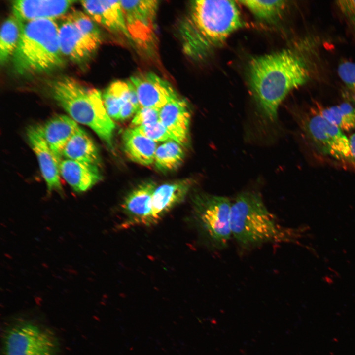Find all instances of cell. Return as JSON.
Instances as JSON below:
<instances>
[{
	"mask_svg": "<svg viewBox=\"0 0 355 355\" xmlns=\"http://www.w3.org/2000/svg\"><path fill=\"white\" fill-rule=\"evenodd\" d=\"M30 145L38 160L40 169L49 192L63 193L60 180V161L46 142L41 126H32L27 130Z\"/></svg>",
	"mask_w": 355,
	"mask_h": 355,
	"instance_id": "cell-12",
	"label": "cell"
},
{
	"mask_svg": "<svg viewBox=\"0 0 355 355\" xmlns=\"http://www.w3.org/2000/svg\"><path fill=\"white\" fill-rule=\"evenodd\" d=\"M52 94L72 119L91 128L108 146H112L115 126L106 110L99 90L64 77L53 84Z\"/></svg>",
	"mask_w": 355,
	"mask_h": 355,
	"instance_id": "cell-5",
	"label": "cell"
},
{
	"mask_svg": "<svg viewBox=\"0 0 355 355\" xmlns=\"http://www.w3.org/2000/svg\"><path fill=\"white\" fill-rule=\"evenodd\" d=\"M242 24L234 1H192L179 27L183 50L190 57H201L210 45L225 40Z\"/></svg>",
	"mask_w": 355,
	"mask_h": 355,
	"instance_id": "cell-2",
	"label": "cell"
},
{
	"mask_svg": "<svg viewBox=\"0 0 355 355\" xmlns=\"http://www.w3.org/2000/svg\"><path fill=\"white\" fill-rule=\"evenodd\" d=\"M138 109L131 103L128 102L124 104L121 108L119 119L124 120L131 117L134 113H136Z\"/></svg>",
	"mask_w": 355,
	"mask_h": 355,
	"instance_id": "cell-32",
	"label": "cell"
},
{
	"mask_svg": "<svg viewBox=\"0 0 355 355\" xmlns=\"http://www.w3.org/2000/svg\"><path fill=\"white\" fill-rule=\"evenodd\" d=\"M89 38L101 44L102 35L96 22L88 15L79 10H73L67 16Z\"/></svg>",
	"mask_w": 355,
	"mask_h": 355,
	"instance_id": "cell-26",
	"label": "cell"
},
{
	"mask_svg": "<svg viewBox=\"0 0 355 355\" xmlns=\"http://www.w3.org/2000/svg\"><path fill=\"white\" fill-rule=\"evenodd\" d=\"M318 113L343 131L355 130V106L349 103L313 108Z\"/></svg>",
	"mask_w": 355,
	"mask_h": 355,
	"instance_id": "cell-22",
	"label": "cell"
},
{
	"mask_svg": "<svg viewBox=\"0 0 355 355\" xmlns=\"http://www.w3.org/2000/svg\"><path fill=\"white\" fill-rule=\"evenodd\" d=\"M120 3L131 40L142 49H152L156 41L158 1L120 0Z\"/></svg>",
	"mask_w": 355,
	"mask_h": 355,
	"instance_id": "cell-9",
	"label": "cell"
},
{
	"mask_svg": "<svg viewBox=\"0 0 355 355\" xmlns=\"http://www.w3.org/2000/svg\"><path fill=\"white\" fill-rule=\"evenodd\" d=\"M75 1L17 0L12 1L13 15L22 23L63 15Z\"/></svg>",
	"mask_w": 355,
	"mask_h": 355,
	"instance_id": "cell-15",
	"label": "cell"
},
{
	"mask_svg": "<svg viewBox=\"0 0 355 355\" xmlns=\"http://www.w3.org/2000/svg\"><path fill=\"white\" fill-rule=\"evenodd\" d=\"M60 175L76 192H85L101 179L98 166L68 159L59 164Z\"/></svg>",
	"mask_w": 355,
	"mask_h": 355,
	"instance_id": "cell-17",
	"label": "cell"
},
{
	"mask_svg": "<svg viewBox=\"0 0 355 355\" xmlns=\"http://www.w3.org/2000/svg\"><path fill=\"white\" fill-rule=\"evenodd\" d=\"M230 223L232 235L245 248L278 240L295 241L303 232L283 231L260 195L251 191L239 194L231 204Z\"/></svg>",
	"mask_w": 355,
	"mask_h": 355,
	"instance_id": "cell-3",
	"label": "cell"
},
{
	"mask_svg": "<svg viewBox=\"0 0 355 355\" xmlns=\"http://www.w3.org/2000/svg\"><path fill=\"white\" fill-rule=\"evenodd\" d=\"M351 150L350 165L355 169V132L349 138Z\"/></svg>",
	"mask_w": 355,
	"mask_h": 355,
	"instance_id": "cell-33",
	"label": "cell"
},
{
	"mask_svg": "<svg viewBox=\"0 0 355 355\" xmlns=\"http://www.w3.org/2000/svg\"><path fill=\"white\" fill-rule=\"evenodd\" d=\"M78 128L76 121L64 115L55 116L41 126L46 142L60 162L66 144Z\"/></svg>",
	"mask_w": 355,
	"mask_h": 355,
	"instance_id": "cell-19",
	"label": "cell"
},
{
	"mask_svg": "<svg viewBox=\"0 0 355 355\" xmlns=\"http://www.w3.org/2000/svg\"><path fill=\"white\" fill-rule=\"evenodd\" d=\"M191 186L189 180L166 183L156 188L152 198L153 224L158 222L185 197Z\"/></svg>",
	"mask_w": 355,
	"mask_h": 355,
	"instance_id": "cell-18",
	"label": "cell"
},
{
	"mask_svg": "<svg viewBox=\"0 0 355 355\" xmlns=\"http://www.w3.org/2000/svg\"><path fill=\"white\" fill-rule=\"evenodd\" d=\"M231 204L228 198L208 195L199 198L195 219L208 245L213 249L225 248L232 235L230 216Z\"/></svg>",
	"mask_w": 355,
	"mask_h": 355,
	"instance_id": "cell-7",
	"label": "cell"
},
{
	"mask_svg": "<svg viewBox=\"0 0 355 355\" xmlns=\"http://www.w3.org/2000/svg\"><path fill=\"white\" fill-rule=\"evenodd\" d=\"M23 24L13 15L3 22L0 35V62L4 64L12 57L18 44Z\"/></svg>",
	"mask_w": 355,
	"mask_h": 355,
	"instance_id": "cell-23",
	"label": "cell"
},
{
	"mask_svg": "<svg viewBox=\"0 0 355 355\" xmlns=\"http://www.w3.org/2000/svg\"><path fill=\"white\" fill-rule=\"evenodd\" d=\"M335 4L346 20L355 39V0H340Z\"/></svg>",
	"mask_w": 355,
	"mask_h": 355,
	"instance_id": "cell-31",
	"label": "cell"
},
{
	"mask_svg": "<svg viewBox=\"0 0 355 355\" xmlns=\"http://www.w3.org/2000/svg\"><path fill=\"white\" fill-rule=\"evenodd\" d=\"M305 52L287 49L256 57L249 64V85L262 117L274 123L279 106L311 78L313 63Z\"/></svg>",
	"mask_w": 355,
	"mask_h": 355,
	"instance_id": "cell-1",
	"label": "cell"
},
{
	"mask_svg": "<svg viewBox=\"0 0 355 355\" xmlns=\"http://www.w3.org/2000/svg\"><path fill=\"white\" fill-rule=\"evenodd\" d=\"M58 26L61 52L75 63L87 62L100 45L86 36L67 16Z\"/></svg>",
	"mask_w": 355,
	"mask_h": 355,
	"instance_id": "cell-10",
	"label": "cell"
},
{
	"mask_svg": "<svg viewBox=\"0 0 355 355\" xmlns=\"http://www.w3.org/2000/svg\"><path fill=\"white\" fill-rule=\"evenodd\" d=\"M240 3L246 7L257 18L269 21L276 18L285 5L284 0H241Z\"/></svg>",
	"mask_w": 355,
	"mask_h": 355,
	"instance_id": "cell-25",
	"label": "cell"
},
{
	"mask_svg": "<svg viewBox=\"0 0 355 355\" xmlns=\"http://www.w3.org/2000/svg\"><path fill=\"white\" fill-rule=\"evenodd\" d=\"M106 110L112 119L119 120L121 108L123 102L109 85L102 95Z\"/></svg>",
	"mask_w": 355,
	"mask_h": 355,
	"instance_id": "cell-29",
	"label": "cell"
},
{
	"mask_svg": "<svg viewBox=\"0 0 355 355\" xmlns=\"http://www.w3.org/2000/svg\"><path fill=\"white\" fill-rule=\"evenodd\" d=\"M122 140L124 151L132 161L145 166L153 163L157 149L155 142L131 128L124 131Z\"/></svg>",
	"mask_w": 355,
	"mask_h": 355,
	"instance_id": "cell-20",
	"label": "cell"
},
{
	"mask_svg": "<svg viewBox=\"0 0 355 355\" xmlns=\"http://www.w3.org/2000/svg\"><path fill=\"white\" fill-rule=\"evenodd\" d=\"M160 110L152 107H141L131 122V128H136L160 121Z\"/></svg>",
	"mask_w": 355,
	"mask_h": 355,
	"instance_id": "cell-30",
	"label": "cell"
},
{
	"mask_svg": "<svg viewBox=\"0 0 355 355\" xmlns=\"http://www.w3.org/2000/svg\"><path fill=\"white\" fill-rule=\"evenodd\" d=\"M80 3L86 12L96 23L131 39L120 0H82Z\"/></svg>",
	"mask_w": 355,
	"mask_h": 355,
	"instance_id": "cell-16",
	"label": "cell"
},
{
	"mask_svg": "<svg viewBox=\"0 0 355 355\" xmlns=\"http://www.w3.org/2000/svg\"><path fill=\"white\" fill-rule=\"evenodd\" d=\"M130 80L135 88L141 107L160 109L178 95L169 82L153 72L133 76Z\"/></svg>",
	"mask_w": 355,
	"mask_h": 355,
	"instance_id": "cell-11",
	"label": "cell"
},
{
	"mask_svg": "<svg viewBox=\"0 0 355 355\" xmlns=\"http://www.w3.org/2000/svg\"><path fill=\"white\" fill-rule=\"evenodd\" d=\"M184 156L181 145L174 140L167 141L159 146L156 150L154 162L161 170H171L178 167Z\"/></svg>",
	"mask_w": 355,
	"mask_h": 355,
	"instance_id": "cell-24",
	"label": "cell"
},
{
	"mask_svg": "<svg viewBox=\"0 0 355 355\" xmlns=\"http://www.w3.org/2000/svg\"><path fill=\"white\" fill-rule=\"evenodd\" d=\"M58 37V24L43 19L23 25L17 47L11 58L13 69L20 75L48 72L64 63Z\"/></svg>",
	"mask_w": 355,
	"mask_h": 355,
	"instance_id": "cell-4",
	"label": "cell"
},
{
	"mask_svg": "<svg viewBox=\"0 0 355 355\" xmlns=\"http://www.w3.org/2000/svg\"><path fill=\"white\" fill-rule=\"evenodd\" d=\"M190 117L187 102L178 95L160 110V121L173 140L181 145H186L188 142Z\"/></svg>",
	"mask_w": 355,
	"mask_h": 355,
	"instance_id": "cell-14",
	"label": "cell"
},
{
	"mask_svg": "<svg viewBox=\"0 0 355 355\" xmlns=\"http://www.w3.org/2000/svg\"><path fill=\"white\" fill-rule=\"evenodd\" d=\"M62 157L97 166L100 158L94 142L79 127L66 144Z\"/></svg>",
	"mask_w": 355,
	"mask_h": 355,
	"instance_id": "cell-21",
	"label": "cell"
},
{
	"mask_svg": "<svg viewBox=\"0 0 355 355\" xmlns=\"http://www.w3.org/2000/svg\"><path fill=\"white\" fill-rule=\"evenodd\" d=\"M4 355H60L58 340L50 329L31 322L10 327L3 338Z\"/></svg>",
	"mask_w": 355,
	"mask_h": 355,
	"instance_id": "cell-8",
	"label": "cell"
},
{
	"mask_svg": "<svg viewBox=\"0 0 355 355\" xmlns=\"http://www.w3.org/2000/svg\"><path fill=\"white\" fill-rule=\"evenodd\" d=\"M337 72L345 87L349 98L355 104V62L343 61L339 64Z\"/></svg>",
	"mask_w": 355,
	"mask_h": 355,
	"instance_id": "cell-27",
	"label": "cell"
},
{
	"mask_svg": "<svg viewBox=\"0 0 355 355\" xmlns=\"http://www.w3.org/2000/svg\"><path fill=\"white\" fill-rule=\"evenodd\" d=\"M156 189L153 182L143 183L125 198L122 209L127 216L125 225H152V198Z\"/></svg>",
	"mask_w": 355,
	"mask_h": 355,
	"instance_id": "cell-13",
	"label": "cell"
},
{
	"mask_svg": "<svg viewBox=\"0 0 355 355\" xmlns=\"http://www.w3.org/2000/svg\"><path fill=\"white\" fill-rule=\"evenodd\" d=\"M301 131L312 149L320 155L350 165L349 138L338 127L312 108L299 120Z\"/></svg>",
	"mask_w": 355,
	"mask_h": 355,
	"instance_id": "cell-6",
	"label": "cell"
},
{
	"mask_svg": "<svg viewBox=\"0 0 355 355\" xmlns=\"http://www.w3.org/2000/svg\"><path fill=\"white\" fill-rule=\"evenodd\" d=\"M134 129L155 142L174 140L160 121Z\"/></svg>",
	"mask_w": 355,
	"mask_h": 355,
	"instance_id": "cell-28",
	"label": "cell"
}]
</instances>
